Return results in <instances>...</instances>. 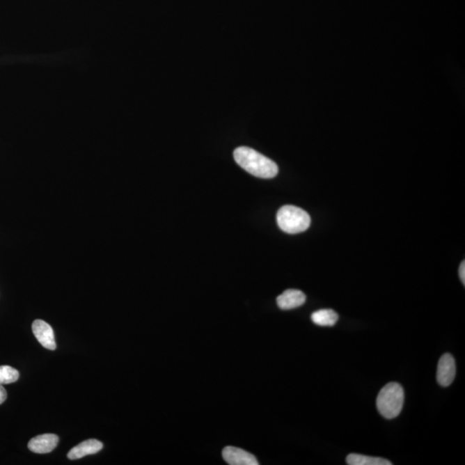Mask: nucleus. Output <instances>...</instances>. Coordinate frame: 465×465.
Here are the masks:
<instances>
[{"mask_svg":"<svg viewBox=\"0 0 465 465\" xmlns=\"http://www.w3.org/2000/svg\"><path fill=\"white\" fill-rule=\"evenodd\" d=\"M234 157L236 163L246 172L261 179H272L278 173V166L274 161L253 148H236Z\"/></svg>","mask_w":465,"mask_h":465,"instance_id":"1","label":"nucleus"},{"mask_svg":"<svg viewBox=\"0 0 465 465\" xmlns=\"http://www.w3.org/2000/svg\"><path fill=\"white\" fill-rule=\"evenodd\" d=\"M404 403V391L397 383L385 385L377 398L379 412L388 420L394 419L402 412Z\"/></svg>","mask_w":465,"mask_h":465,"instance_id":"2","label":"nucleus"},{"mask_svg":"<svg viewBox=\"0 0 465 465\" xmlns=\"http://www.w3.org/2000/svg\"><path fill=\"white\" fill-rule=\"evenodd\" d=\"M278 227L288 234H299L310 226V215L303 209L293 205L283 206L277 214Z\"/></svg>","mask_w":465,"mask_h":465,"instance_id":"3","label":"nucleus"},{"mask_svg":"<svg viewBox=\"0 0 465 465\" xmlns=\"http://www.w3.org/2000/svg\"><path fill=\"white\" fill-rule=\"evenodd\" d=\"M456 376L455 359L452 355L446 354L439 359L437 369V381L443 387L452 384Z\"/></svg>","mask_w":465,"mask_h":465,"instance_id":"4","label":"nucleus"},{"mask_svg":"<svg viewBox=\"0 0 465 465\" xmlns=\"http://www.w3.org/2000/svg\"><path fill=\"white\" fill-rule=\"evenodd\" d=\"M32 331H33L36 340L43 347L51 351L56 350V340H54L53 329L48 323L42 321V320H36L32 324Z\"/></svg>","mask_w":465,"mask_h":465,"instance_id":"5","label":"nucleus"},{"mask_svg":"<svg viewBox=\"0 0 465 465\" xmlns=\"http://www.w3.org/2000/svg\"><path fill=\"white\" fill-rule=\"evenodd\" d=\"M223 459L230 465H259L253 454L234 446H227L223 450Z\"/></svg>","mask_w":465,"mask_h":465,"instance_id":"6","label":"nucleus"},{"mask_svg":"<svg viewBox=\"0 0 465 465\" xmlns=\"http://www.w3.org/2000/svg\"><path fill=\"white\" fill-rule=\"evenodd\" d=\"M59 438L56 434H46L36 436L29 442L28 448L32 452L46 454L56 448Z\"/></svg>","mask_w":465,"mask_h":465,"instance_id":"7","label":"nucleus"},{"mask_svg":"<svg viewBox=\"0 0 465 465\" xmlns=\"http://www.w3.org/2000/svg\"><path fill=\"white\" fill-rule=\"evenodd\" d=\"M306 296L299 290H287L278 297V306L283 310H293L304 304Z\"/></svg>","mask_w":465,"mask_h":465,"instance_id":"8","label":"nucleus"},{"mask_svg":"<svg viewBox=\"0 0 465 465\" xmlns=\"http://www.w3.org/2000/svg\"><path fill=\"white\" fill-rule=\"evenodd\" d=\"M103 449V444L97 439H88L71 449L68 454L69 459L75 460L82 459L87 455H93Z\"/></svg>","mask_w":465,"mask_h":465,"instance_id":"9","label":"nucleus"},{"mask_svg":"<svg viewBox=\"0 0 465 465\" xmlns=\"http://www.w3.org/2000/svg\"><path fill=\"white\" fill-rule=\"evenodd\" d=\"M315 324L322 326H331L336 324L339 315L333 310H320L311 315Z\"/></svg>","mask_w":465,"mask_h":465,"instance_id":"10","label":"nucleus"},{"mask_svg":"<svg viewBox=\"0 0 465 465\" xmlns=\"http://www.w3.org/2000/svg\"><path fill=\"white\" fill-rule=\"evenodd\" d=\"M347 463L349 465H391V461L382 459V457H369L361 455V454H350L347 457Z\"/></svg>","mask_w":465,"mask_h":465,"instance_id":"11","label":"nucleus"},{"mask_svg":"<svg viewBox=\"0 0 465 465\" xmlns=\"http://www.w3.org/2000/svg\"><path fill=\"white\" fill-rule=\"evenodd\" d=\"M19 379V372L9 365L0 366V384H10L17 382Z\"/></svg>","mask_w":465,"mask_h":465,"instance_id":"12","label":"nucleus"},{"mask_svg":"<svg viewBox=\"0 0 465 465\" xmlns=\"http://www.w3.org/2000/svg\"><path fill=\"white\" fill-rule=\"evenodd\" d=\"M7 398V392L3 385L0 384V405L5 402Z\"/></svg>","mask_w":465,"mask_h":465,"instance_id":"13","label":"nucleus"},{"mask_svg":"<svg viewBox=\"0 0 465 465\" xmlns=\"http://www.w3.org/2000/svg\"><path fill=\"white\" fill-rule=\"evenodd\" d=\"M459 276L461 281H462L463 285H465V262L463 261L462 264L460 265L459 268Z\"/></svg>","mask_w":465,"mask_h":465,"instance_id":"14","label":"nucleus"}]
</instances>
